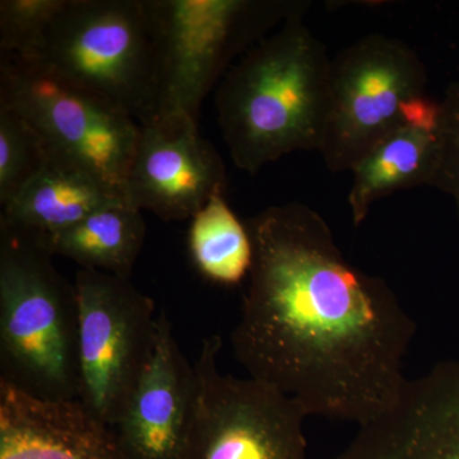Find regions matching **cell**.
<instances>
[{"label":"cell","instance_id":"cell-1","mask_svg":"<svg viewBox=\"0 0 459 459\" xmlns=\"http://www.w3.org/2000/svg\"><path fill=\"white\" fill-rule=\"evenodd\" d=\"M255 247L232 351L250 377L307 416L367 427L394 409L416 323L394 290L343 255L325 217L299 201L247 220Z\"/></svg>","mask_w":459,"mask_h":459},{"label":"cell","instance_id":"cell-2","mask_svg":"<svg viewBox=\"0 0 459 459\" xmlns=\"http://www.w3.org/2000/svg\"><path fill=\"white\" fill-rule=\"evenodd\" d=\"M304 13L247 50L217 87L223 141L235 166L249 175L296 151H319L322 143L332 59Z\"/></svg>","mask_w":459,"mask_h":459},{"label":"cell","instance_id":"cell-3","mask_svg":"<svg viewBox=\"0 0 459 459\" xmlns=\"http://www.w3.org/2000/svg\"><path fill=\"white\" fill-rule=\"evenodd\" d=\"M38 241L0 225V382L45 401H78L77 292Z\"/></svg>","mask_w":459,"mask_h":459},{"label":"cell","instance_id":"cell-4","mask_svg":"<svg viewBox=\"0 0 459 459\" xmlns=\"http://www.w3.org/2000/svg\"><path fill=\"white\" fill-rule=\"evenodd\" d=\"M144 4L157 117L183 114L195 122L205 96L234 60L309 7L299 0H144Z\"/></svg>","mask_w":459,"mask_h":459},{"label":"cell","instance_id":"cell-5","mask_svg":"<svg viewBox=\"0 0 459 459\" xmlns=\"http://www.w3.org/2000/svg\"><path fill=\"white\" fill-rule=\"evenodd\" d=\"M36 60L107 99L140 126L156 120L155 65L144 0H66Z\"/></svg>","mask_w":459,"mask_h":459},{"label":"cell","instance_id":"cell-6","mask_svg":"<svg viewBox=\"0 0 459 459\" xmlns=\"http://www.w3.org/2000/svg\"><path fill=\"white\" fill-rule=\"evenodd\" d=\"M0 104L31 124L50 155L98 178L124 195L141 126L107 99L38 62L0 56Z\"/></svg>","mask_w":459,"mask_h":459},{"label":"cell","instance_id":"cell-7","mask_svg":"<svg viewBox=\"0 0 459 459\" xmlns=\"http://www.w3.org/2000/svg\"><path fill=\"white\" fill-rule=\"evenodd\" d=\"M424 63L400 39L371 33L332 59L331 92L319 151L333 172L359 161L427 96Z\"/></svg>","mask_w":459,"mask_h":459},{"label":"cell","instance_id":"cell-8","mask_svg":"<svg viewBox=\"0 0 459 459\" xmlns=\"http://www.w3.org/2000/svg\"><path fill=\"white\" fill-rule=\"evenodd\" d=\"M217 334L202 341L192 413L178 459H307L301 404L255 377L222 374Z\"/></svg>","mask_w":459,"mask_h":459},{"label":"cell","instance_id":"cell-9","mask_svg":"<svg viewBox=\"0 0 459 459\" xmlns=\"http://www.w3.org/2000/svg\"><path fill=\"white\" fill-rule=\"evenodd\" d=\"M80 332L78 401L113 428L155 350V303L129 279L107 272L75 273Z\"/></svg>","mask_w":459,"mask_h":459},{"label":"cell","instance_id":"cell-10","mask_svg":"<svg viewBox=\"0 0 459 459\" xmlns=\"http://www.w3.org/2000/svg\"><path fill=\"white\" fill-rule=\"evenodd\" d=\"M124 198L165 222L190 220L213 195H225L226 166L198 122L183 114L140 126Z\"/></svg>","mask_w":459,"mask_h":459},{"label":"cell","instance_id":"cell-11","mask_svg":"<svg viewBox=\"0 0 459 459\" xmlns=\"http://www.w3.org/2000/svg\"><path fill=\"white\" fill-rule=\"evenodd\" d=\"M195 365L186 361L169 316L157 319L155 350L135 386L115 439L126 459L179 458L195 398Z\"/></svg>","mask_w":459,"mask_h":459},{"label":"cell","instance_id":"cell-12","mask_svg":"<svg viewBox=\"0 0 459 459\" xmlns=\"http://www.w3.org/2000/svg\"><path fill=\"white\" fill-rule=\"evenodd\" d=\"M0 459H126L113 429L80 401H45L7 388L0 394Z\"/></svg>","mask_w":459,"mask_h":459},{"label":"cell","instance_id":"cell-13","mask_svg":"<svg viewBox=\"0 0 459 459\" xmlns=\"http://www.w3.org/2000/svg\"><path fill=\"white\" fill-rule=\"evenodd\" d=\"M437 101L420 100L409 117L377 142L352 169L350 212L356 228L371 207L401 189L430 186L437 150Z\"/></svg>","mask_w":459,"mask_h":459},{"label":"cell","instance_id":"cell-14","mask_svg":"<svg viewBox=\"0 0 459 459\" xmlns=\"http://www.w3.org/2000/svg\"><path fill=\"white\" fill-rule=\"evenodd\" d=\"M119 201L126 198L117 189L80 166L50 155L40 174L3 205L0 225L44 246L100 208Z\"/></svg>","mask_w":459,"mask_h":459},{"label":"cell","instance_id":"cell-15","mask_svg":"<svg viewBox=\"0 0 459 459\" xmlns=\"http://www.w3.org/2000/svg\"><path fill=\"white\" fill-rule=\"evenodd\" d=\"M144 238L146 223L141 211L119 201L100 208L42 247L53 256H65L77 263L82 270L129 279Z\"/></svg>","mask_w":459,"mask_h":459},{"label":"cell","instance_id":"cell-16","mask_svg":"<svg viewBox=\"0 0 459 459\" xmlns=\"http://www.w3.org/2000/svg\"><path fill=\"white\" fill-rule=\"evenodd\" d=\"M190 261L204 280L232 287L247 280L255 247L246 222L238 219L225 195H213L190 219Z\"/></svg>","mask_w":459,"mask_h":459},{"label":"cell","instance_id":"cell-17","mask_svg":"<svg viewBox=\"0 0 459 459\" xmlns=\"http://www.w3.org/2000/svg\"><path fill=\"white\" fill-rule=\"evenodd\" d=\"M49 160L40 133L22 115L0 104V205L16 197Z\"/></svg>","mask_w":459,"mask_h":459},{"label":"cell","instance_id":"cell-18","mask_svg":"<svg viewBox=\"0 0 459 459\" xmlns=\"http://www.w3.org/2000/svg\"><path fill=\"white\" fill-rule=\"evenodd\" d=\"M66 0H2L0 51L2 56L36 60L40 56L54 21Z\"/></svg>","mask_w":459,"mask_h":459},{"label":"cell","instance_id":"cell-19","mask_svg":"<svg viewBox=\"0 0 459 459\" xmlns=\"http://www.w3.org/2000/svg\"><path fill=\"white\" fill-rule=\"evenodd\" d=\"M437 150L430 186L455 204L459 221V81L437 101Z\"/></svg>","mask_w":459,"mask_h":459}]
</instances>
